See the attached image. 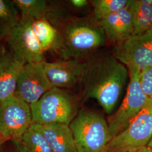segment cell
<instances>
[{
    "mask_svg": "<svg viewBox=\"0 0 152 152\" xmlns=\"http://www.w3.org/2000/svg\"><path fill=\"white\" fill-rule=\"evenodd\" d=\"M114 57L127 68L152 67V29L116 44Z\"/></svg>",
    "mask_w": 152,
    "mask_h": 152,
    "instance_id": "9c48e42d",
    "label": "cell"
},
{
    "mask_svg": "<svg viewBox=\"0 0 152 152\" xmlns=\"http://www.w3.org/2000/svg\"><path fill=\"white\" fill-rule=\"evenodd\" d=\"M30 106L33 123L40 125H69L78 113L73 98L63 89L56 87L52 88Z\"/></svg>",
    "mask_w": 152,
    "mask_h": 152,
    "instance_id": "277c9868",
    "label": "cell"
},
{
    "mask_svg": "<svg viewBox=\"0 0 152 152\" xmlns=\"http://www.w3.org/2000/svg\"><path fill=\"white\" fill-rule=\"evenodd\" d=\"M33 31L44 52L51 51L61 54L63 48L60 33L47 19L31 23Z\"/></svg>",
    "mask_w": 152,
    "mask_h": 152,
    "instance_id": "2e32d148",
    "label": "cell"
},
{
    "mask_svg": "<svg viewBox=\"0 0 152 152\" xmlns=\"http://www.w3.org/2000/svg\"><path fill=\"white\" fill-rule=\"evenodd\" d=\"M38 125L52 152H77L69 125L63 124Z\"/></svg>",
    "mask_w": 152,
    "mask_h": 152,
    "instance_id": "5bb4252c",
    "label": "cell"
},
{
    "mask_svg": "<svg viewBox=\"0 0 152 152\" xmlns=\"http://www.w3.org/2000/svg\"><path fill=\"white\" fill-rule=\"evenodd\" d=\"M151 152V148L148 147H143L137 149L130 151H120V152Z\"/></svg>",
    "mask_w": 152,
    "mask_h": 152,
    "instance_id": "603a6c76",
    "label": "cell"
},
{
    "mask_svg": "<svg viewBox=\"0 0 152 152\" xmlns=\"http://www.w3.org/2000/svg\"><path fill=\"white\" fill-rule=\"evenodd\" d=\"M24 64L10 53L6 45L0 46V101L15 95L16 83Z\"/></svg>",
    "mask_w": 152,
    "mask_h": 152,
    "instance_id": "7c38bea8",
    "label": "cell"
},
{
    "mask_svg": "<svg viewBox=\"0 0 152 152\" xmlns=\"http://www.w3.org/2000/svg\"><path fill=\"white\" fill-rule=\"evenodd\" d=\"M141 89L148 99H152V67L141 69L139 74Z\"/></svg>",
    "mask_w": 152,
    "mask_h": 152,
    "instance_id": "44dd1931",
    "label": "cell"
},
{
    "mask_svg": "<svg viewBox=\"0 0 152 152\" xmlns=\"http://www.w3.org/2000/svg\"><path fill=\"white\" fill-rule=\"evenodd\" d=\"M14 141L24 152H53L37 124L32 123L19 140Z\"/></svg>",
    "mask_w": 152,
    "mask_h": 152,
    "instance_id": "ac0fdd59",
    "label": "cell"
},
{
    "mask_svg": "<svg viewBox=\"0 0 152 152\" xmlns=\"http://www.w3.org/2000/svg\"><path fill=\"white\" fill-rule=\"evenodd\" d=\"M88 1L86 0H71L69 2L73 7L77 9H81L88 5Z\"/></svg>",
    "mask_w": 152,
    "mask_h": 152,
    "instance_id": "7402d4cb",
    "label": "cell"
},
{
    "mask_svg": "<svg viewBox=\"0 0 152 152\" xmlns=\"http://www.w3.org/2000/svg\"><path fill=\"white\" fill-rule=\"evenodd\" d=\"M129 75L127 67L114 56L88 61L82 83L84 93L96 100L107 114H110L119 100Z\"/></svg>",
    "mask_w": 152,
    "mask_h": 152,
    "instance_id": "6da1fadb",
    "label": "cell"
},
{
    "mask_svg": "<svg viewBox=\"0 0 152 152\" xmlns=\"http://www.w3.org/2000/svg\"><path fill=\"white\" fill-rule=\"evenodd\" d=\"M131 14L133 24L132 35L152 29V7L145 0H131Z\"/></svg>",
    "mask_w": 152,
    "mask_h": 152,
    "instance_id": "e0dca14e",
    "label": "cell"
},
{
    "mask_svg": "<svg viewBox=\"0 0 152 152\" xmlns=\"http://www.w3.org/2000/svg\"><path fill=\"white\" fill-rule=\"evenodd\" d=\"M14 2L22 22L31 23L41 19L51 22L58 15L45 0H14Z\"/></svg>",
    "mask_w": 152,
    "mask_h": 152,
    "instance_id": "9a60e30c",
    "label": "cell"
},
{
    "mask_svg": "<svg viewBox=\"0 0 152 152\" xmlns=\"http://www.w3.org/2000/svg\"><path fill=\"white\" fill-rule=\"evenodd\" d=\"M151 152H152V147L151 148Z\"/></svg>",
    "mask_w": 152,
    "mask_h": 152,
    "instance_id": "f1b7e54d",
    "label": "cell"
},
{
    "mask_svg": "<svg viewBox=\"0 0 152 152\" xmlns=\"http://www.w3.org/2000/svg\"><path fill=\"white\" fill-rule=\"evenodd\" d=\"M52 24L60 33L63 59H80L105 44L107 37L100 21L79 18L62 20L59 17Z\"/></svg>",
    "mask_w": 152,
    "mask_h": 152,
    "instance_id": "7a4b0ae2",
    "label": "cell"
},
{
    "mask_svg": "<svg viewBox=\"0 0 152 152\" xmlns=\"http://www.w3.org/2000/svg\"><path fill=\"white\" fill-rule=\"evenodd\" d=\"M148 147H150V148H151V147H152V139H151V141L149 142V144L148 145Z\"/></svg>",
    "mask_w": 152,
    "mask_h": 152,
    "instance_id": "484cf974",
    "label": "cell"
},
{
    "mask_svg": "<svg viewBox=\"0 0 152 152\" xmlns=\"http://www.w3.org/2000/svg\"><path fill=\"white\" fill-rule=\"evenodd\" d=\"M20 21V14L14 0H0V39H5Z\"/></svg>",
    "mask_w": 152,
    "mask_h": 152,
    "instance_id": "d6986e66",
    "label": "cell"
},
{
    "mask_svg": "<svg viewBox=\"0 0 152 152\" xmlns=\"http://www.w3.org/2000/svg\"><path fill=\"white\" fill-rule=\"evenodd\" d=\"M77 152H105L111 140L107 120L90 110H80L69 125Z\"/></svg>",
    "mask_w": 152,
    "mask_h": 152,
    "instance_id": "3957f363",
    "label": "cell"
},
{
    "mask_svg": "<svg viewBox=\"0 0 152 152\" xmlns=\"http://www.w3.org/2000/svg\"><path fill=\"white\" fill-rule=\"evenodd\" d=\"M145 1L149 5L151 6L152 7V0H145Z\"/></svg>",
    "mask_w": 152,
    "mask_h": 152,
    "instance_id": "d4e9b609",
    "label": "cell"
},
{
    "mask_svg": "<svg viewBox=\"0 0 152 152\" xmlns=\"http://www.w3.org/2000/svg\"><path fill=\"white\" fill-rule=\"evenodd\" d=\"M152 138V99L127 128L113 137L105 152L130 151L148 147Z\"/></svg>",
    "mask_w": 152,
    "mask_h": 152,
    "instance_id": "8992f818",
    "label": "cell"
},
{
    "mask_svg": "<svg viewBox=\"0 0 152 152\" xmlns=\"http://www.w3.org/2000/svg\"><path fill=\"white\" fill-rule=\"evenodd\" d=\"M127 69L130 80L125 98L117 110L107 120L112 139L127 128L149 99L141 89L139 82L140 71L134 68Z\"/></svg>",
    "mask_w": 152,
    "mask_h": 152,
    "instance_id": "5b68a950",
    "label": "cell"
},
{
    "mask_svg": "<svg viewBox=\"0 0 152 152\" xmlns=\"http://www.w3.org/2000/svg\"><path fill=\"white\" fill-rule=\"evenodd\" d=\"M15 144H16V147H17V151L16 152H24L23 151V150L22 149V148L19 145V144L16 142V141H14Z\"/></svg>",
    "mask_w": 152,
    "mask_h": 152,
    "instance_id": "cb8c5ba5",
    "label": "cell"
},
{
    "mask_svg": "<svg viewBox=\"0 0 152 152\" xmlns=\"http://www.w3.org/2000/svg\"><path fill=\"white\" fill-rule=\"evenodd\" d=\"M5 40L10 53L24 64L45 60V52L33 31L31 23L20 21Z\"/></svg>",
    "mask_w": 152,
    "mask_h": 152,
    "instance_id": "ba28073f",
    "label": "cell"
},
{
    "mask_svg": "<svg viewBox=\"0 0 152 152\" xmlns=\"http://www.w3.org/2000/svg\"><path fill=\"white\" fill-rule=\"evenodd\" d=\"M31 106L16 96L0 101V137L19 140L32 124Z\"/></svg>",
    "mask_w": 152,
    "mask_h": 152,
    "instance_id": "52a82bcc",
    "label": "cell"
},
{
    "mask_svg": "<svg viewBox=\"0 0 152 152\" xmlns=\"http://www.w3.org/2000/svg\"><path fill=\"white\" fill-rule=\"evenodd\" d=\"M4 142V141L2 140V139L0 137V147L1 146V145H2V144Z\"/></svg>",
    "mask_w": 152,
    "mask_h": 152,
    "instance_id": "4316f807",
    "label": "cell"
},
{
    "mask_svg": "<svg viewBox=\"0 0 152 152\" xmlns=\"http://www.w3.org/2000/svg\"><path fill=\"white\" fill-rule=\"evenodd\" d=\"M129 6L100 20L107 38L112 42L119 44L133 34L134 28Z\"/></svg>",
    "mask_w": 152,
    "mask_h": 152,
    "instance_id": "4fadbf2b",
    "label": "cell"
},
{
    "mask_svg": "<svg viewBox=\"0 0 152 152\" xmlns=\"http://www.w3.org/2000/svg\"><path fill=\"white\" fill-rule=\"evenodd\" d=\"M1 41H2V40H1V39H0V46H1V45H2V44H1Z\"/></svg>",
    "mask_w": 152,
    "mask_h": 152,
    "instance_id": "83f0119b",
    "label": "cell"
},
{
    "mask_svg": "<svg viewBox=\"0 0 152 152\" xmlns=\"http://www.w3.org/2000/svg\"><path fill=\"white\" fill-rule=\"evenodd\" d=\"M45 73L53 87L67 88L82 83L88 61L81 59H63L54 62L43 61Z\"/></svg>",
    "mask_w": 152,
    "mask_h": 152,
    "instance_id": "8fae6325",
    "label": "cell"
},
{
    "mask_svg": "<svg viewBox=\"0 0 152 152\" xmlns=\"http://www.w3.org/2000/svg\"><path fill=\"white\" fill-rule=\"evenodd\" d=\"M52 88L44 70L43 62L26 64L18 77L15 96L31 105Z\"/></svg>",
    "mask_w": 152,
    "mask_h": 152,
    "instance_id": "30bf717a",
    "label": "cell"
},
{
    "mask_svg": "<svg viewBox=\"0 0 152 152\" xmlns=\"http://www.w3.org/2000/svg\"><path fill=\"white\" fill-rule=\"evenodd\" d=\"M131 0H93L95 19L100 21L106 16L113 14L130 5Z\"/></svg>",
    "mask_w": 152,
    "mask_h": 152,
    "instance_id": "ffe728a7",
    "label": "cell"
}]
</instances>
